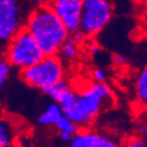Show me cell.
I'll return each instance as SVG.
<instances>
[{"label":"cell","instance_id":"cell-18","mask_svg":"<svg viewBox=\"0 0 147 147\" xmlns=\"http://www.w3.org/2000/svg\"><path fill=\"white\" fill-rule=\"evenodd\" d=\"M98 147H120L114 140H111L104 134H100V140L98 144Z\"/></svg>","mask_w":147,"mask_h":147},{"label":"cell","instance_id":"cell-17","mask_svg":"<svg viewBox=\"0 0 147 147\" xmlns=\"http://www.w3.org/2000/svg\"><path fill=\"white\" fill-rule=\"evenodd\" d=\"M93 76V79L95 82H106L107 80V72L104 69V68H95L92 73Z\"/></svg>","mask_w":147,"mask_h":147},{"label":"cell","instance_id":"cell-12","mask_svg":"<svg viewBox=\"0 0 147 147\" xmlns=\"http://www.w3.org/2000/svg\"><path fill=\"white\" fill-rule=\"evenodd\" d=\"M71 88H72V87H71L69 82L63 78V79L58 80L57 82H54L45 93H46L48 96H50L51 99L55 100V102H57V101L60 99V98L64 96Z\"/></svg>","mask_w":147,"mask_h":147},{"label":"cell","instance_id":"cell-2","mask_svg":"<svg viewBox=\"0 0 147 147\" xmlns=\"http://www.w3.org/2000/svg\"><path fill=\"white\" fill-rule=\"evenodd\" d=\"M25 28L39 45L44 55H55L69 35L61 20L46 4L32 9L25 21Z\"/></svg>","mask_w":147,"mask_h":147},{"label":"cell","instance_id":"cell-7","mask_svg":"<svg viewBox=\"0 0 147 147\" xmlns=\"http://www.w3.org/2000/svg\"><path fill=\"white\" fill-rule=\"evenodd\" d=\"M47 5L53 9L69 34L79 30L81 0H48Z\"/></svg>","mask_w":147,"mask_h":147},{"label":"cell","instance_id":"cell-6","mask_svg":"<svg viewBox=\"0 0 147 147\" xmlns=\"http://www.w3.org/2000/svg\"><path fill=\"white\" fill-rule=\"evenodd\" d=\"M24 7L20 0H0V52L21 28L25 27Z\"/></svg>","mask_w":147,"mask_h":147},{"label":"cell","instance_id":"cell-4","mask_svg":"<svg viewBox=\"0 0 147 147\" xmlns=\"http://www.w3.org/2000/svg\"><path fill=\"white\" fill-rule=\"evenodd\" d=\"M3 53L11 67L19 69L38 63L44 57L41 48L25 27L14 34L13 38L6 44Z\"/></svg>","mask_w":147,"mask_h":147},{"label":"cell","instance_id":"cell-22","mask_svg":"<svg viewBox=\"0 0 147 147\" xmlns=\"http://www.w3.org/2000/svg\"><path fill=\"white\" fill-rule=\"evenodd\" d=\"M30 1V4L31 5H33L34 7H36V6H40V5H42V4H46L47 1H45V0H28Z\"/></svg>","mask_w":147,"mask_h":147},{"label":"cell","instance_id":"cell-14","mask_svg":"<svg viewBox=\"0 0 147 147\" xmlns=\"http://www.w3.org/2000/svg\"><path fill=\"white\" fill-rule=\"evenodd\" d=\"M136 94L140 102L144 105L147 102V69L144 68L136 81Z\"/></svg>","mask_w":147,"mask_h":147},{"label":"cell","instance_id":"cell-15","mask_svg":"<svg viewBox=\"0 0 147 147\" xmlns=\"http://www.w3.org/2000/svg\"><path fill=\"white\" fill-rule=\"evenodd\" d=\"M11 65L5 60V58L0 57V93L4 90L5 85L11 76Z\"/></svg>","mask_w":147,"mask_h":147},{"label":"cell","instance_id":"cell-21","mask_svg":"<svg viewBox=\"0 0 147 147\" xmlns=\"http://www.w3.org/2000/svg\"><path fill=\"white\" fill-rule=\"evenodd\" d=\"M113 61H114L117 65L122 66V65H125V64L127 63V59H126L124 55H121V54H115V55L113 57Z\"/></svg>","mask_w":147,"mask_h":147},{"label":"cell","instance_id":"cell-20","mask_svg":"<svg viewBox=\"0 0 147 147\" xmlns=\"http://www.w3.org/2000/svg\"><path fill=\"white\" fill-rule=\"evenodd\" d=\"M101 51V47L98 45L96 42H92L90 46H88V53L91 55H96V54H99Z\"/></svg>","mask_w":147,"mask_h":147},{"label":"cell","instance_id":"cell-1","mask_svg":"<svg viewBox=\"0 0 147 147\" xmlns=\"http://www.w3.org/2000/svg\"><path fill=\"white\" fill-rule=\"evenodd\" d=\"M63 114L80 128H90L105 108L113 102V91L106 82H90L80 91L71 88L57 101Z\"/></svg>","mask_w":147,"mask_h":147},{"label":"cell","instance_id":"cell-13","mask_svg":"<svg viewBox=\"0 0 147 147\" xmlns=\"http://www.w3.org/2000/svg\"><path fill=\"white\" fill-rule=\"evenodd\" d=\"M54 127L57 128L58 132H61V133H68L69 136L74 137L76 134L81 129L77 124H74L71 119H68L67 117H65L64 114L61 115L58 121L54 124Z\"/></svg>","mask_w":147,"mask_h":147},{"label":"cell","instance_id":"cell-19","mask_svg":"<svg viewBox=\"0 0 147 147\" xmlns=\"http://www.w3.org/2000/svg\"><path fill=\"white\" fill-rule=\"evenodd\" d=\"M136 132H137V136L146 138V136H147V124H146V121L141 120V121L137 122L136 124Z\"/></svg>","mask_w":147,"mask_h":147},{"label":"cell","instance_id":"cell-23","mask_svg":"<svg viewBox=\"0 0 147 147\" xmlns=\"http://www.w3.org/2000/svg\"><path fill=\"white\" fill-rule=\"evenodd\" d=\"M136 4H139V5H142V4H145L146 3V0H133Z\"/></svg>","mask_w":147,"mask_h":147},{"label":"cell","instance_id":"cell-11","mask_svg":"<svg viewBox=\"0 0 147 147\" xmlns=\"http://www.w3.org/2000/svg\"><path fill=\"white\" fill-rule=\"evenodd\" d=\"M61 115H63V111H61L60 105L58 102H52L38 117V122L41 126H54Z\"/></svg>","mask_w":147,"mask_h":147},{"label":"cell","instance_id":"cell-16","mask_svg":"<svg viewBox=\"0 0 147 147\" xmlns=\"http://www.w3.org/2000/svg\"><path fill=\"white\" fill-rule=\"evenodd\" d=\"M124 147H147L146 139L140 137V136H133L129 137L126 141Z\"/></svg>","mask_w":147,"mask_h":147},{"label":"cell","instance_id":"cell-3","mask_svg":"<svg viewBox=\"0 0 147 147\" xmlns=\"http://www.w3.org/2000/svg\"><path fill=\"white\" fill-rule=\"evenodd\" d=\"M65 74L64 63L55 55H44L38 63L20 69V78L28 86L44 93Z\"/></svg>","mask_w":147,"mask_h":147},{"label":"cell","instance_id":"cell-8","mask_svg":"<svg viewBox=\"0 0 147 147\" xmlns=\"http://www.w3.org/2000/svg\"><path fill=\"white\" fill-rule=\"evenodd\" d=\"M80 44L73 39V36L69 34L65 41L61 44L57 55L63 63H73L76 61L80 54Z\"/></svg>","mask_w":147,"mask_h":147},{"label":"cell","instance_id":"cell-9","mask_svg":"<svg viewBox=\"0 0 147 147\" xmlns=\"http://www.w3.org/2000/svg\"><path fill=\"white\" fill-rule=\"evenodd\" d=\"M100 140V134L93 131H79L68 142V147H98Z\"/></svg>","mask_w":147,"mask_h":147},{"label":"cell","instance_id":"cell-10","mask_svg":"<svg viewBox=\"0 0 147 147\" xmlns=\"http://www.w3.org/2000/svg\"><path fill=\"white\" fill-rule=\"evenodd\" d=\"M16 139L14 126L12 121L0 115V147H12Z\"/></svg>","mask_w":147,"mask_h":147},{"label":"cell","instance_id":"cell-5","mask_svg":"<svg viewBox=\"0 0 147 147\" xmlns=\"http://www.w3.org/2000/svg\"><path fill=\"white\" fill-rule=\"evenodd\" d=\"M113 17V6L109 0H81L80 25L86 38H94L104 31Z\"/></svg>","mask_w":147,"mask_h":147}]
</instances>
